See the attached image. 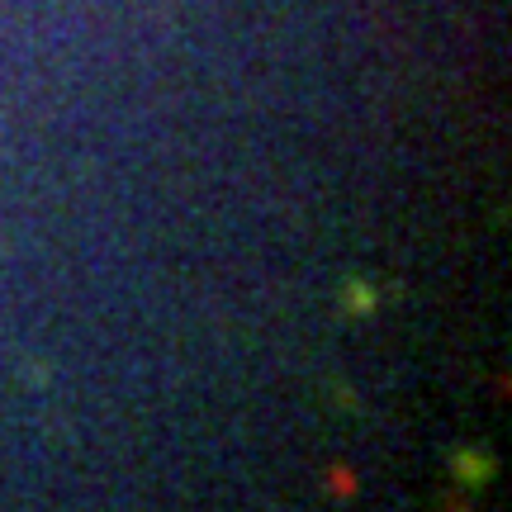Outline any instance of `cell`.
<instances>
[{
	"label": "cell",
	"mask_w": 512,
	"mask_h": 512,
	"mask_svg": "<svg viewBox=\"0 0 512 512\" xmlns=\"http://www.w3.org/2000/svg\"><path fill=\"white\" fill-rule=\"evenodd\" d=\"M451 465H456V475L465 479V484H489V475H494L498 465L489 456H475V451H456V460H451Z\"/></svg>",
	"instance_id": "cell-1"
},
{
	"label": "cell",
	"mask_w": 512,
	"mask_h": 512,
	"mask_svg": "<svg viewBox=\"0 0 512 512\" xmlns=\"http://www.w3.org/2000/svg\"><path fill=\"white\" fill-rule=\"evenodd\" d=\"M342 304H347V313H356V318H366V313H375V294H370V285L366 280H351L347 285V294H342Z\"/></svg>",
	"instance_id": "cell-2"
}]
</instances>
